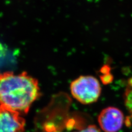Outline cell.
<instances>
[{"label": "cell", "instance_id": "6da1fadb", "mask_svg": "<svg viewBox=\"0 0 132 132\" xmlns=\"http://www.w3.org/2000/svg\"><path fill=\"white\" fill-rule=\"evenodd\" d=\"M39 96L38 80L26 72L0 73V106L27 113Z\"/></svg>", "mask_w": 132, "mask_h": 132}, {"label": "cell", "instance_id": "7a4b0ae2", "mask_svg": "<svg viewBox=\"0 0 132 132\" xmlns=\"http://www.w3.org/2000/svg\"><path fill=\"white\" fill-rule=\"evenodd\" d=\"M71 92L78 101L88 105L97 101L101 95V88L96 78L81 76L71 82Z\"/></svg>", "mask_w": 132, "mask_h": 132}, {"label": "cell", "instance_id": "3957f363", "mask_svg": "<svg viewBox=\"0 0 132 132\" xmlns=\"http://www.w3.org/2000/svg\"><path fill=\"white\" fill-rule=\"evenodd\" d=\"M124 114L116 107H108L101 111L97 121L101 129L105 132H117L124 123Z\"/></svg>", "mask_w": 132, "mask_h": 132}, {"label": "cell", "instance_id": "277c9868", "mask_svg": "<svg viewBox=\"0 0 132 132\" xmlns=\"http://www.w3.org/2000/svg\"><path fill=\"white\" fill-rule=\"evenodd\" d=\"M25 125L21 114L0 106V132H23Z\"/></svg>", "mask_w": 132, "mask_h": 132}, {"label": "cell", "instance_id": "5b68a950", "mask_svg": "<svg viewBox=\"0 0 132 132\" xmlns=\"http://www.w3.org/2000/svg\"><path fill=\"white\" fill-rule=\"evenodd\" d=\"M124 101L126 108L132 118V78L128 81L124 94Z\"/></svg>", "mask_w": 132, "mask_h": 132}, {"label": "cell", "instance_id": "8992f818", "mask_svg": "<svg viewBox=\"0 0 132 132\" xmlns=\"http://www.w3.org/2000/svg\"><path fill=\"white\" fill-rule=\"evenodd\" d=\"M7 49L2 44L0 43V66L4 62L7 55Z\"/></svg>", "mask_w": 132, "mask_h": 132}, {"label": "cell", "instance_id": "52a82bcc", "mask_svg": "<svg viewBox=\"0 0 132 132\" xmlns=\"http://www.w3.org/2000/svg\"><path fill=\"white\" fill-rule=\"evenodd\" d=\"M74 132H101L97 127L94 125H90L78 131Z\"/></svg>", "mask_w": 132, "mask_h": 132}]
</instances>
